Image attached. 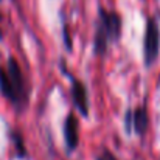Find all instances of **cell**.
I'll list each match as a JSON object with an SVG mask.
<instances>
[{"instance_id": "obj_7", "label": "cell", "mask_w": 160, "mask_h": 160, "mask_svg": "<svg viewBox=\"0 0 160 160\" xmlns=\"http://www.w3.org/2000/svg\"><path fill=\"white\" fill-rule=\"evenodd\" d=\"M8 138L12 145V152H14V157L16 159H28V149H27V145H25V137L22 135V132L16 131V129H11L8 132Z\"/></svg>"}, {"instance_id": "obj_4", "label": "cell", "mask_w": 160, "mask_h": 160, "mask_svg": "<svg viewBox=\"0 0 160 160\" xmlns=\"http://www.w3.org/2000/svg\"><path fill=\"white\" fill-rule=\"evenodd\" d=\"M59 68H61V73L64 76L68 78L70 81V100L73 103V107L76 109V112L82 117V118H87L89 113H90V101H89V92H87V87L86 84L76 78L75 75H72L65 65V62H59Z\"/></svg>"}, {"instance_id": "obj_2", "label": "cell", "mask_w": 160, "mask_h": 160, "mask_svg": "<svg viewBox=\"0 0 160 160\" xmlns=\"http://www.w3.org/2000/svg\"><path fill=\"white\" fill-rule=\"evenodd\" d=\"M123 36V19L115 9H106L98 6V14L95 20V33L92 42V53L97 58H104L110 48L120 42Z\"/></svg>"}, {"instance_id": "obj_6", "label": "cell", "mask_w": 160, "mask_h": 160, "mask_svg": "<svg viewBox=\"0 0 160 160\" xmlns=\"http://www.w3.org/2000/svg\"><path fill=\"white\" fill-rule=\"evenodd\" d=\"M62 137H64L65 154L72 156L73 152H76V149L79 146V121H78V117L73 112H68L65 120H64Z\"/></svg>"}, {"instance_id": "obj_8", "label": "cell", "mask_w": 160, "mask_h": 160, "mask_svg": "<svg viewBox=\"0 0 160 160\" xmlns=\"http://www.w3.org/2000/svg\"><path fill=\"white\" fill-rule=\"evenodd\" d=\"M62 42H64V47L68 53H72L73 47H72V36H70V30H68V25L67 22H62Z\"/></svg>"}, {"instance_id": "obj_3", "label": "cell", "mask_w": 160, "mask_h": 160, "mask_svg": "<svg viewBox=\"0 0 160 160\" xmlns=\"http://www.w3.org/2000/svg\"><path fill=\"white\" fill-rule=\"evenodd\" d=\"M160 56V25L157 17L148 16L143 33V65L151 68L156 65Z\"/></svg>"}, {"instance_id": "obj_9", "label": "cell", "mask_w": 160, "mask_h": 160, "mask_svg": "<svg viewBox=\"0 0 160 160\" xmlns=\"http://www.w3.org/2000/svg\"><path fill=\"white\" fill-rule=\"evenodd\" d=\"M95 160H118V157L109 149V148H101V151L97 154V157H95Z\"/></svg>"}, {"instance_id": "obj_10", "label": "cell", "mask_w": 160, "mask_h": 160, "mask_svg": "<svg viewBox=\"0 0 160 160\" xmlns=\"http://www.w3.org/2000/svg\"><path fill=\"white\" fill-rule=\"evenodd\" d=\"M3 39V33H2V27H0V41Z\"/></svg>"}, {"instance_id": "obj_1", "label": "cell", "mask_w": 160, "mask_h": 160, "mask_svg": "<svg viewBox=\"0 0 160 160\" xmlns=\"http://www.w3.org/2000/svg\"><path fill=\"white\" fill-rule=\"evenodd\" d=\"M0 95L12 106L16 113H23L30 104L31 87L19 61L9 54L6 65H0Z\"/></svg>"}, {"instance_id": "obj_5", "label": "cell", "mask_w": 160, "mask_h": 160, "mask_svg": "<svg viewBox=\"0 0 160 160\" xmlns=\"http://www.w3.org/2000/svg\"><path fill=\"white\" fill-rule=\"evenodd\" d=\"M123 126H124V132L128 135L135 134L137 137H145L151 126V117H149L148 107L142 104L134 109H128L124 113Z\"/></svg>"}]
</instances>
